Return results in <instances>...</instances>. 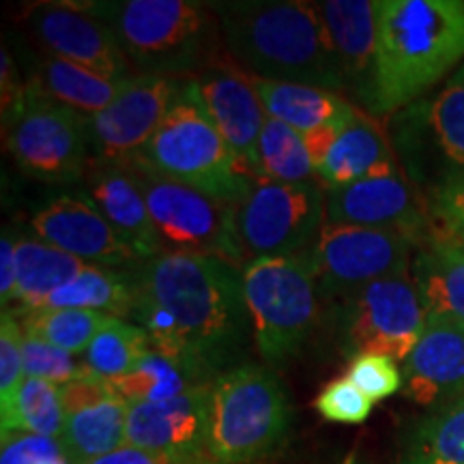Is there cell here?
<instances>
[{
	"label": "cell",
	"mask_w": 464,
	"mask_h": 464,
	"mask_svg": "<svg viewBox=\"0 0 464 464\" xmlns=\"http://www.w3.org/2000/svg\"><path fill=\"white\" fill-rule=\"evenodd\" d=\"M183 84L191 100L198 103L208 121L222 133L237 160L254 174L258 138L266 112L254 89L252 75L241 72L239 67L216 65L196 78L183 80Z\"/></svg>",
	"instance_id": "e0dca14e"
},
{
	"label": "cell",
	"mask_w": 464,
	"mask_h": 464,
	"mask_svg": "<svg viewBox=\"0 0 464 464\" xmlns=\"http://www.w3.org/2000/svg\"><path fill=\"white\" fill-rule=\"evenodd\" d=\"M392 142L404 174L430 200L464 179V63L434 95L393 114Z\"/></svg>",
	"instance_id": "ba28073f"
},
{
	"label": "cell",
	"mask_w": 464,
	"mask_h": 464,
	"mask_svg": "<svg viewBox=\"0 0 464 464\" xmlns=\"http://www.w3.org/2000/svg\"><path fill=\"white\" fill-rule=\"evenodd\" d=\"M31 80L52 100L84 116H95L106 110L130 84V80H112L52 54L37 63V73Z\"/></svg>",
	"instance_id": "4316f807"
},
{
	"label": "cell",
	"mask_w": 464,
	"mask_h": 464,
	"mask_svg": "<svg viewBox=\"0 0 464 464\" xmlns=\"http://www.w3.org/2000/svg\"><path fill=\"white\" fill-rule=\"evenodd\" d=\"M344 127H348V125H344ZM344 127L332 125V127H321V130L304 133L307 155H310L312 164H314L316 170L324 164V160L329 158V153H332L334 144L340 138V133L344 131Z\"/></svg>",
	"instance_id": "7bdbcfd3"
},
{
	"label": "cell",
	"mask_w": 464,
	"mask_h": 464,
	"mask_svg": "<svg viewBox=\"0 0 464 464\" xmlns=\"http://www.w3.org/2000/svg\"><path fill=\"white\" fill-rule=\"evenodd\" d=\"M181 464H224V462H218V460H213V458L202 456V458H194V460H188V462H181Z\"/></svg>",
	"instance_id": "f6af8a7d"
},
{
	"label": "cell",
	"mask_w": 464,
	"mask_h": 464,
	"mask_svg": "<svg viewBox=\"0 0 464 464\" xmlns=\"http://www.w3.org/2000/svg\"><path fill=\"white\" fill-rule=\"evenodd\" d=\"M15 301L22 310H42L45 299L72 282L86 263L39 239H20L15 249Z\"/></svg>",
	"instance_id": "f546056e"
},
{
	"label": "cell",
	"mask_w": 464,
	"mask_h": 464,
	"mask_svg": "<svg viewBox=\"0 0 464 464\" xmlns=\"http://www.w3.org/2000/svg\"><path fill=\"white\" fill-rule=\"evenodd\" d=\"M252 82L266 116L282 121L301 133L332 125H351L363 112L335 91L307 84L274 82V80L254 78V75Z\"/></svg>",
	"instance_id": "cb8c5ba5"
},
{
	"label": "cell",
	"mask_w": 464,
	"mask_h": 464,
	"mask_svg": "<svg viewBox=\"0 0 464 464\" xmlns=\"http://www.w3.org/2000/svg\"><path fill=\"white\" fill-rule=\"evenodd\" d=\"M411 274L428 314L464 324V247L423 241L415 252Z\"/></svg>",
	"instance_id": "d4e9b609"
},
{
	"label": "cell",
	"mask_w": 464,
	"mask_h": 464,
	"mask_svg": "<svg viewBox=\"0 0 464 464\" xmlns=\"http://www.w3.org/2000/svg\"><path fill=\"white\" fill-rule=\"evenodd\" d=\"M17 241L9 232H5L0 239V304L7 307V304L15 301V286H17V258H15Z\"/></svg>",
	"instance_id": "b9f144b4"
},
{
	"label": "cell",
	"mask_w": 464,
	"mask_h": 464,
	"mask_svg": "<svg viewBox=\"0 0 464 464\" xmlns=\"http://www.w3.org/2000/svg\"><path fill=\"white\" fill-rule=\"evenodd\" d=\"M138 75L196 78L216 67L222 31L216 11L191 0L92 3Z\"/></svg>",
	"instance_id": "277c9868"
},
{
	"label": "cell",
	"mask_w": 464,
	"mask_h": 464,
	"mask_svg": "<svg viewBox=\"0 0 464 464\" xmlns=\"http://www.w3.org/2000/svg\"><path fill=\"white\" fill-rule=\"evenodd\" d=\"M211 387L200 385L158 404H131L125 445L181 464L207 456Z\"/></svg>",
	"instance_id": "2e32d148"
},
{
	"label": "cell",
	"mask_w": 464,
	"mask_h": 464,
	"mask_svg": "<svg viewBox=\"0 0 464 464\" xmlns=\"http://www.w3.org/2000/svg\"><path fill=\"white\" fill-rule=\"evenodd\" d=\"M205 379L207 376L200 374L188 362L150 348L130 372L110 381V385L131 406L158 404L179 398L194 387L205 385Z\"/></svg>",
	"instance_id": "f1b7e54d"
},
{
	"label": "cell",
	"mask_w": 464,
	"mask_h": 464,
	"mask_svg": "<svg viewBox=\"0 0 464 464\" xmlns=\"http://www.w3.org/2000/svg\"><path fill=\"white\" fill-rule=\"evenodd\" d=\"M140 160L174 181L237 205L258 181L228 149L222 133L208 121L181 82L177 100L168 110Z\"/></svg>",
	"instance_id": "8992f818"
},
{
	"label": "cell",
	"mask_w": 464,
	"mask_h": 464,
	"mask_svg": "<svg viewBox=\"0 0 464 464\" xmlns=\"http://www.w3.org/2000/svg\"><path fill=\"white\" fill-rule=\"evenodd\" d=\"M348 379L372 402L393 396L402 387L396 362L385 355H355L348 365Z\"/></svg>",
	"instance_id": "f35d334b"
},
{
	"label": "cell",
	"mask_w": 464,
	"mask_h": 464,
	"mask_svg": "<svg viewBox=\"0 0 464 464\" xmlns=\"http://www.w3.org/2000/svg\"><path fill=\"white\" fill-rule=\"evenodd\" d=\"M324 224L398 228L426 239L428 200L404 170L324 189Z\"/></svg>",
	"instance_id": "ac0fdd59"
},
{
	"label": "cell",
	"mask_w": 464,
	"mask_h": 464,
	"mask_svg": "<svg viewBox=\"0 0 464 464\" xmlns=\"http://www.w3.org/2000/svg\"><path fill=\"white\" fill-rule=\"evenodd\" d=\"M0 464H72L61 440L39 434H3Z\"/></svg>",
	"instance_id": "60d3db41"
},
{
	"label": "cell",
	"mask_w": 464,
	"mask_h": 464,
	"mask_svg": "<svg viewBox=\"0 0 464 464\" xmlns=\"http://www.w3.org/2000/svg\"><path fill=\"white\" fill-rule=\"evenodd\" d=\"M252 338L266 362L280 363L314 332L318 286L305 254L256 258L241 271Z\"/></svg>",
	"instance_id": "52a82bcc"
},
{
	"label": "cell",
	"mask_w": 464,
	"mask_h": 464,
	"mask_svg": "<svg viewBox=\"0 0 464 464\" xmlns=\"http://www.w3.org/2000/svg\"><path fill=\"white\" fill-rule=\"evenodd\" d=\"M28 26L52 56L112 80H131L138 75L112 28L80 5H39L28 14Z\"/></svg>",
	"instance_id": "9a60e30c"
},
{
	"label": "cell",
	"mask_w": 464,
	"mask_h": 464,
	"mask_svg": "<svg viewBox=\"0 0 464 464\" xmlns=\"http://www.w3.org/2000/svg\"><path fill=\"white\" fill-rule=\"evenodd\" d=\"M314 9L327 31L335 56H338L346 82V95L355 100L359 110L368 112L374 89L379 3L374 0H327V3H314Z\"/></svg>",
	"instance_id": "44dd1931"
},
{
	"label": "cell",
	"mask_w": 464,
	"mask_h": 464,
	"mask_svg": "<svg viewBox=\"0 0 464 464\" xmlns=\"http://www.w3.org/2000/svg\"><path fill=\"white\" fill-rule=\"evenodd\" d=\"M22 324L15 314L3 312L0 321V406L9 404L17 387L24 381V357H22Z\"/></svg>",
	"instance_id": "ab89813d"
},
{
	"label": "cell",
	"mask_w": 464,
	"mask_h": 464,
	"mask_svg": "<svg viewBox=\"0 0 464 464\" xmlns=\"http://www.w3.org/2000/svg\"><path fill=\"white\" fill-rule=\"evenodd\" d=\"M31 228L39 241L86 265L130 271L144 263L89 198L61 196L48 202L33 216Z\"/></svg>",
	"instance_id": "d6986e66"
},
{
	"label": "cell",
	"mask_w": 464,
	"mask_h": 464,
	"mask_svg": "<svg viewBox=\"0 0 464 464\" xmlns=\"http://www.w3.org/2000/svg\"><path fill=\"white\" fill-rule=\"evenodd\" d=\"M22 357H24L26 376L50 381L58 387L89 374L82 359H78L72 353L63 351V348L50 344V342L42 338H34L31 334L22 335Z\"/></svg>",
	"instance_id": "d590c367"
},
{
	"label": "cell",
	"mask_w": 464,
	"mask_h": 464,
	"mask_svg": "<svg viewBox=\"0 0 464 464\" xmlns=\"http://www.w3.org/2000/svg\"><path fill=\"white\" fill-rule=\"evenodd\" d=\"M423 241L454 243L464 247V179L428 200V224Z\"/></svg>",
	"instance_id": "8d00e7d4"
},
{
	"label": "cell",
	"mask_w": 464,
	"mask_h": 464,
	"mask_svg": "<svg viewBox=\"0 0 464 464\" xmlns=\"http://www.w3.org/2000/svg\"><path fill=\"white\" fill-rule=\"evenodd\" d=\"M351 464H353V462H351Z\"/></svg>",
	"instance_id": "bcb514c9"
},
{
	"label": "cell",
	"mask_w": 464,
	"mask_h": 464,
	"mask_svg": "<svg viewBox=\"0 0 464 464\" xmlns=\"http://www.w3.org/2000/svg\"><path fill=\"white\" fill-rule=\"evenodd\" d=\"M340 301V338L346 351L355 355H385L393 362H406L428 321L411 276L368 284Z\"/></svg>",
	"instance_id": "4fadbf2b"
},
{
	"label": "cell",
	"mask_w": 464,
	"mask_h": 464,
	"mask_svg": "<svg viewBox=\"0 0 464 464\" xmlns=\"http://www.w3.org/2000/svg\"><path fill=\"white\" fill-rule=\"evenodd\" d=\"M324 226V189L318 181L276 183L258 179L235 205V235L241 256H301Z\"/></svg>",
	"instance_id": "8fae6325"
},
{
	"label": "cell",
	"mask_w": 464,
	"mask_h": 464,
	"mask_svg": "<svg viewBox=\"0 0 464 464\" xmlns=\"http://www.w3.org/2000/svg\"><path fill=\"white\" fill-rule=\"evenodd\" d=\"M183 80L136 75L106 110L91 116L92 161L123 166L153 140Z\"/></svg>",
	"instance_id": "5bb4252c"
},
{
	"label": "cell",
	"mask_w": 464,
	"mask_h": 464,
	"mask_svg": "<svg viewBox=\"0 0 464 464\" xmlns=\"http://www.w3.org/2000/svg\"><path fill=\"white\" fill-rule=\"evenodd\" d=\"M222 44L254 78L346 95L338 56L314 3H216Z\"/></svg>",
	"instance_id": "3957f363"
},
{
	"label": "cell",
	"mask_w": 464,
	"mask_h": 464,
	"mask_svg": "<svg viewBox=\"0 0 464 464\" xmlns=\"http://www.w3.org/2000/svg\"><path fill=\"white\" fill-rule=\"evenodd\" d=\"M290 428V404L282 382L260 365H239L211 385L207 456L224 464H247L271 454Z\"/></svg>",
	"instance_id": "5b68a950"
},
{
	"label": "cell",
	"mask_w": 464,
	"mask_h": 464,
	"mask_svg": "<svg viewBox=\"0 0 464 464\" xmlns=\"http://www.w3.org/2000/svg\"><path fill=\"white\" fill-rule=\"evenodd\" d=\"M89 464H168L164 458L149 454V451H142L138 448H131V445H123L112 454L97 458Z\"/></svg>",
	"instance_id": "ee69618b"
},
{
	"label": "cell",
	"mask_w": 464,
	"mask_h": 464,
	"mask_svg": "<svg viewBox=\"0 0 464 464\" xmlns=\"http://www.w3.org/2000/svg\"><path fill=\"white\" fill-rule=\"evenodd\" d=\"M123 168L147 200L161 254L216 256L243 271L246 260L235 235V205L168 179L140 158Z\"/></svg>",
	"instance_id": "9c48e42d"
},
{
	"label": "cell",
	"mask_w": 464,
	"mask_h": 464,
	"mask_svg": "<svg viewBox=\"0 0 464 464\" xmlns=\"http://www.w3.org/2000/svg\"><path fill=\"white\" fill-rule=\"evenodd\" d=\"M131 271L86 265L72 282L52 293L42 310H92L130 318L133 304Z\"/></svg>",
	"instance_id": "83f0119b"
},
{
	"label": "cell",
	"mask_w": 464,
	"mask_h": 464,
	"mask_svg": "<svg viewBox=\"0 0 464 464\" xmlns=\"http://www.w3.org/2000/svg\"><path fill=\"white\" fill-rule=\"evenodd\" d=\"M3 434L24 432L61 440L65 428L61 387L44 379L26 376L9 404L0 406Z\"/></svg>",
	"instance_id": "1f68e13d"
},
{
	"label": "cell",
	"mask_w": 464,
	"mask_h": 464,
	"mask_svg": "<svg viewBox=\"0 0 464 464\" xmlns=\"http://www.w3.org/2000/svg\"><path fill=\"white\" fill-rule=\"evenodd\" d=\"M130 321L150 348L213 374L252 334L239 266L216 256L160 254L131 271Z\"/></svg>",
	"instance_id": "6da1fadb"
},
{
	"label": "cell",
	"mask_w": 464,
	"mask_h": 464,
	"mask_svg": "<svg viewBox=\"0 0 464 464\" xmlns=\"http://www.w3.org/2000/svg\"><path fill=\"white\" fill-rule=\"evenodd\" d=\"M400 170L390 131L374 116L362 112L340 133L329 158L316 170V181L323 189H335Z\"/></svg>",
	"instance_id": "603a6c76"
},
{
	"label": "cell",
	"mask_w": 464,
	"mask_h": 464,
	"mask_svg": "<svg viewBox=\"0 0 464 464\" xmlns=\"http://www.w3.org/2000/svg\"><path fill=\"white\" fill-rule=\"evenodd\" d=\"M20 324L24 334L42 338L72 355L84 351L110 318L92 310H22Z\"/></svg>",
	"instance_id": "e575fe53"
},
{
	"label": "cell",
	"mask_w": 464,
	"mask_h": 464,
	"mask_svg": "<svg viewBox=\"0 0 464 464\" xmlns=\"http://www.w3.org/2000/svg\"><path fill=\"white\" fill-rule=\"evenodd\" d=\"M254 174L276 183L316 181V168L307 155L304 133L266 116L258 138Z\"/></svg>",
	"instance_id": "d6a6232c"
},
{
	"label": "cell",
	"mask_w": 464,
	"mask_h": 464,
	"mask_svg": "<svg viewBox=\"0 0 464 464\" xmlns=\"http://www.w3.org/2000/svg\"><path fill=\"white\" fill-rule=\"evenodd\" d=\"M421 239L398 228L324 224L305 252L323 299H344L368 284L409 276Z\"/></svg>",
	"instance_id": "7c38bea8"
},
{
	"label": "cell",
	"mask_w": 464,
	"mask_h": 464,
	"mask_svg": "<svg viewBox=\"0 0 464 464\" xmlns=\"http://www.w3.org/2000/svg\"><path fill=\"white\" fill-rule=\"evenodd\" d=\"M130 404L112 390L106 398L65 415L61 445L72 464H89L125 445Z\"/></svg>",
	"instance_id": "484cf974"
},
{
	"label": "cell",
	"mask_w": 464,
	"mask_h": 464,
	"mask_svg": "<svg viewBox=\"0 0 464 464\" xmlns=\"http://www.w3.org/2000/svg\"><path fill=\"white\" fill-rule=\"evenodd\" d=\"M462 61V0H379L368 114L379 119L413 106Z\"/></svg>",
	"instance_id": "7a4b0ae2"
},
{
	"label": "cell",
	"mask_w": 464,
	"mask_h": 464,
	"mask_svg": "<svg viewBox=\"0 0 464 464\" xmlns=\"http://www.w3.org/2000/svg\"><path fill=\"white\" fill-rule=\"evenodd\" d=\"M404 393L417 404L440 406L464 393V324L428 314L404 362Z\"/></svg>",
	"instance_id": "ffe728a7"
},
{
	"label": "cell",
	"mask_w": 464,
	"mask_h": 464,
	"mask_svg": "<svg viewBox=\"0 0 464 464\" xmlns=\"http://www.w3.org/2000/svg\"><path fill=\"white\" fill-rule=\"evenodd\" d=\"M89 200L100 208L119 237L138 254L150 260L161 254L160 237L150 219L147 200L123 166L91 161L84 174Z\"/></svg>",
	"instance_id": "7402d4cb"
},
{
	"label": "cell",
	"mask_w": 464,
	"mask_h": 464,
	"mask_svg": "<svg viewBox=\"0 0 464 464\" xmlns=\"http://www.w3.org/2000/svg\"><path fill=\"white\" fill-rule=\"evenodd\" d=\"M316 411L327 421L334 423H363L372 413L374 402L348 376L335 379L324 385V390L314 400Z\"/></svg>",
	"instance_id": "74e56055"
},
{
	"label": "cell",
	"mask_w": 464,
	"mask_h": 464,
	"mask_svg": "<svg viewBox=\"0 0 464 464\" xmlns=\"http://www.w3.org/2000/svg\"><path fill=\"white\" fill-rule=\"evenodd\" d=\"M402 464H464V393L434 406L411 428Z\"/></svg>",
	"instance_id": "4dcf8cb0"
},
{
	"label": "cell",
	"mask_w": 464,
	"mask_h": 464,
	"mask_svg": "<svg viewBox=\"0 0 464 464\" xmlns=\"http://www.w3.org/2000/svg\"><path fill=\"white\" fill-rule=\"evenodd\" d=\"M5 147L31 177L50 183L84 179L91 166V116L63 106L24 82L20 100L3 116Z\"/></svg>",
	"instance_id": "30bf717a"
},
{
	"label": "cell",
	"mask_w": 464,
	"mask_h": 464,
	"mask_svg": "<svg viewBox=\"0 0 464 464\" xmlns=\"http://www.w3.org/2000/svg\"><path fill=\"white\" fill-rule=\"evenodd\" d=\"M149 351V335L138 324L112 316L84 351L82 363L91 376L114 381L130 372Z\"/></svg>",
	"instance_id": "836d02e7"
}]
</instances>
